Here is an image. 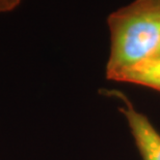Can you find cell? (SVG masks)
Wrapping results in <instances>:
<instances>
[{"mask_svg":"<svg viewBox=\"0 0 160 160\" xmlns=\"http://www.w3.org/2000/svg\"><path fill=\"white\" fill-rule=\"evenodd\" d=\"M110 53L107 79L152 59L160 47V0H134L107 19Z\"/></svg>","mask_w":160,"mask_h":160,"instance_id":"1","label":"cell"},{"mask_svg":"<svg viewBox=\"0 0 160 160\" xmlns=\"http://www.w3.org/2000/svg\"><path fill=\"white\" fill-rule=\"evenodd\" d=\"M122 94V93H121ZM125 100L121 112L127 119L131 133L144 160H160V134L145 115L139 113Z\"/></svg>","mask_w":160,"mask_h":160,"instance_id":"2","label":"cell"},{"mask_svg":"<svg viewBox=\"0 0 160 160\" xmlns=\"http://www.w3.org/2000/svg\"><path fill=\"white\" fill-rule=\"evenodd\" d=\"M113 81L141 85L160 92V58L136 64L121 72Z\"/></svg>","mask_w":160,"mask_h":160,"instance_id":"3","label":"cell"},{"mask_svg":"<svg viewBox=\"0 0 160 160\" xmlns=\"http://www.w3.org/2000/svg\"><path fill=\"white\" fill-rule=\"evenodd\" d=\"M21 0H0V12H6L15 9Z\"/></svg>","mask_w":160,"mask_h":160,"instance_id":"4","label":"cell"},{"mask_svg":"<svg viewBox=\"0 0 160 160\" xmlns=\"http://www.w3.org/2000/svg\"><path fill=\"white\" fill-rule=\"evenodd\" d=\"M157 58H160V47H159V49L157 50V52H156V54L154 55V57L152 58V59H157Z\"/></svg>","mask_w":160,"mask_h":160,"instance_id":"5","label":"cell"}]
</instances>
